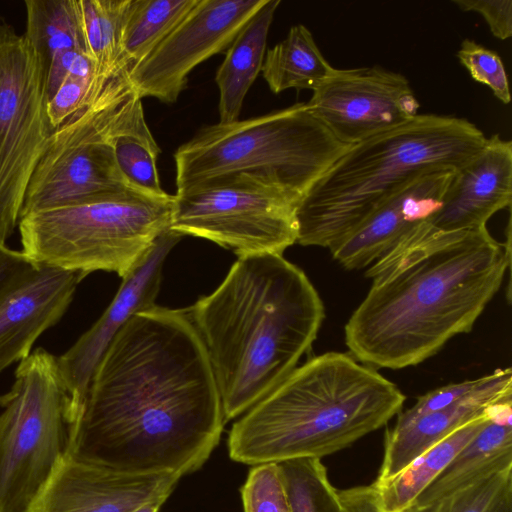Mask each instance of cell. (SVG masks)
<instances>
[{
  "label": "cell",
  "instance_id": "1",
  "mask_svg": "<svg viewBox=\"0 0 512 512\" xmlns=\"http://www.w3.org/2000/svg\"><path fill=\"white\" fill-rule=\"evenodd\" d=\"M225 423L187 310L156 305L135 314L98 362L70 455L124 473L183 477L207 461Z\"/></svg>",
  "mask_w": 512,
  "mask_h": 512
},
{
  "label": "cell",
  "instance_id": "2",
  "mask_svg": "<svg viewBox=\"0 0 512 512\" xmlns=\"http://www.w3.org/2000/svg\"><path fill=\"white\" fill-rule=\"evenodd\" d=\"M186 310L210 360L226 422L297 367L325 316L311 281L281 254L238 257L222 283Z\"/></svg>",
  "mask_w": 512,
  "mask_h": 512
},
{
  "label": "cell",
  "instance_id": "3",
  "mask_svg": "<svg viewBox=\"0 0 512 512\" xmlns=\"http://www.w3.org/2000/svg\"><path fill=\"white\" fill-rule=\"evenodd\" d=\"M510 260L486 227L372 278L344 328L349 354L374 369L423 362L473 328Z\"/></svg>",
  "mask_w": 512,
  "mask_h": 512
},
{
  "label": "cell",
  "instance_id": "4",
  "mask_svg": "<svg viewBox=\"0 0 512 512\" xmlns=\"http://www.w3.org/2000/svg\"><path fill=\"white\" fill-rule=\"evenodd\" d=\"M405 395L350 354L326 352L294 368L239 416L228 437L233 461L258 465L322 458L397 415Z\"/></svg>",
  "mask_w": 512,
  "mask_h": 512
},
{
  "label": "cell",
  "instance_id": "5",
  "mask_svg": "<svg viewBox=\"0 0 512 512\" xmlns=\"http://www.w3.org/2000/svg\"><path fill=\"white\" fill-rule=\"evenodd\" d=\"M486 138L465 118L418 114L349 146L300 200L296 243L330 248L416 177L457 171Z\"/></svg>",
  "mask_w": 512,
  "mask_h": 512
},
{
  "label": "cell",
  "instance_id": "6",
  "mask_svg": "<svg viewBox=\"0 0 512 512\" xmlns=\"http://www.w3.org/2000/svg\"><path fill=\"white\" fill-rule=\"evenodd\" d=\"M348 148L307 102L206 125L174 153L176 193L210 179L248 173L301 200Z\"/></svg>",
  "mask_w": 512,
  "mask_h": 512
},
{
  "label": "cell",
  "instance_id": "7",
  "mask_svg": "<svg viewBox=\"0 0 512 512\" xmlns=\"http://www.w3.org/2000/svg\"><path fill=\"white\" fill-rule=\"evenodd\" d=\"M173 195L128 190L29 213L18 222L22 251L43 264L128 275L170 228Z\"/></svg>",
  "mask_w": 512,
  "mask_h": 512
},
{
  "label": "cell",
  "instance_id": "8",
  "mask_svg": "<svg viewBox=\"0 0 512 512\" xmlns=\"http://www.w3.org/2000/svg\"><path fill=\"white\" fill-rule=\"evenodd\" d=\"M0 407V512H28L72 447L76 418L57 357L37 348L20 361Z\"/></svg>",
  "mask_w": 512,
  "mask_h": 512
},
{
  "label": "cell",
  "instance_id": "9",
  "mask_svg": "<svg viewBox=\"0 0 512 512\" xmlns=\"http://www.w3.org/2000/svg\"><path fill=\"white\" fill-rule=\"evenodd\" d=\"M135 95L128 71L117 70L55 129L29 181L20 217L139 191L120 171L110 141L114 122Z\"/></svg>",
  "mask_w": 512,
  "mask_h": 512
},
{
  "label": "cell",
  "instance_id": "10",
  "mask_svg": "<svg viewBox=\"0 0 512 512\" xmlns=\"http://www.w3.org/2000/svg\"><path fill=\"white\" fill-rule=\"evenodd\" d=\"M299 202L255 174L218 177L173 195L170 229L210 240L238 257L282 255L297 241Z\"/></svg>",
  "mask_w": 512,
  "mask_h": 512
},
{
  "label": "cell",
  "instance_id": "11",
  "mask_svg": "<svg viewBox=\"0 0 512 512\" xmlns=\"http://www.w3.org/2000/svg\"><path fill=\"white\" fill-rule=\"evenodd\" d=\"M47 69L25 37L0 16V243L18 225L31 176L54 133Z\"/></svg>",
  "mask_w": 512,
  "mask_h": 512
},
{
  "label": "cell",
  "instance_id": "12",
  "mask_svg": "<svg viewBox=\"0 0 512 512\" xmlns=\"http://www.w3.org/2000/svg\"><path fill=\"white\" fill-rule=\"evenodd\" d=\"M267 0H199L181 23L129 72L143 99L174 104L190 72L211 56L226 52L249 19Z\"/></svg>",
  "mask_w": 512,
  "mask_h": 512
},
{
  "label": "cell",
  "instance_id": "13",
  "mask_svg": "<svg viewBox=\"0 0 512 512\" xmlns=\"http://www.w3.org/2000/svg\"><path fill=\"white\" fill-rule=\"evenodd\" d=\"M83 278L0 243V373L28 357L59 322Z\"/></svg>",
  "mask_w": 512,
  "mask_h": 512
},
{
  "label": "cell",
  "instance_id": "14",
  "mask_svg": "<svg viewBox=\"0 0 512 512\" xmlns=\"http://www.w3.org/2000/svg\"><path fill=\"white\" fill-rule=\"evenodd\" d=\"M307 103L348 146L406 123L420 107L408 79L379 65L335 68Z\"/></svg>",
  "mask_w": 512,
  "mask_h": 512
},
{
  "label": "cell",
  "instance_id": "15",
  "mask_svg": "<svg viewBox=\"0 0 512 512\" xmlns=\"http://www.w3.org/2000/svg\"><path fill=\"white\" fill-rule=\"evenodd\" d=\"M182 237L170 228L163 232L144 259L122 278L119 290L102 316L57 357L76 422L93 372L114 337L135 314L156 306L164 262Z\"/></svg>",
  "mask_w": 512,
  "mask_h": 512
},
{
  "label": "cell",
  "instance_id": "16",
  "mask_svg": "<svg viewBox=\"0 0 512 512\" xmlns=\"http://www.w3.org/2000/svg\"><path fill=\"white\" fill-rule=\"evenodd\" d=\"M181 476L130 474L67 456L28 512H132L173 492Z\"/></svg>",
  "mask_w": 512,
  "mask_h": 512
},
{
  "label": "cell",
  "instance_id": "17",
  "mask_svg": "<svg viewBox=\"0 0 512 512\" xmlns=\"http://www.w3.org/2000/svg\"><path fill=\"white\" fill-rule=\"evenodd\" d=\"M455 172L437 169L407 183L329 248L333 258L348 270L375 263L413 226L439 209Z\"/></svg>",
  "mask_w": 512,
  "mask_h": 512
},
{
  "label": "cell",
  "instance_id": "18",
  "mask_svg": "<svg viewBox=\"0 0 512 512\" xmlns=\"http://www.w3.org/2000/svg\"><path fill=\"white\" fill-rule=\"evenodd\" d=\"M512 397V370L500 368L485 375L484 383L470 396L447 408L426 413L388 429L382 464L373 486L393 478L432 446L473 421L488 408Z\"/></svg>",
  "mask_w": 512,
  "mask_h": 512
},
{
  "label": "cell",
  "instance_id": "19",
  "mask_svg": "<svg viewBox=\"0 0 512 512\" xmlns=\"http://www.w3.org/2000/svg\"><path fill=\"white\" fill-rule=\"evenodd\" d=\"M511 416L512 397L494 403L485 426L426 487L413 505L428 503L512 467Z\"/></svg>",
  "mask_w": 512,
  "mask_h": 512
},
{
  "label": "cell",
  "instance_id": "20",
  "mask_svg": "<svg viewBox=\"0 0 512 512\" xmlns=\"http://www.w3.org/2000/svg\"><path fill=\"white\" fill-rule=\"evenodd\" d=\"M280 0H267L239 31L216 71L219 123L239 119L244 99L260 73L267 38Z\"/></svg>",
  "mask_w": 512,
  "mask_h": 512
},
{
  "label": "cell",
  "instance_id": "21",
  "mask_svg": "<svg viewBox=\"0 0 512 512\" xmlns=\"http://www.w3.org/2000/svg\"><path fill=\"white\" fill-rule=\"evenodd\" d=\"M491 406L485 415L453 431L393 478L377 486L371 484L381 512H402L412 506L426 487L485 426L491 415Z\"/></svg>",
  "mask_w": 512,
  "mask_h": 512
},
{
  "label": "cell",
  "instance_id": "22",
  "mask_svg": "<svg viewBox=\"0 0 512 512\" xmlns=\"http://www.w3.org/2000/svg\"><path fill=\"white\" fill-rule=\"evenodd\" d=\"M110 141L117 165L137 190L167 197L160 184L157 158L161 153L144 116L142 99L135 95L113 124Z\"/></svg>",
  "mask_w": 512,
  "mask_h": 512
},
{
  "label": "cell",
  "instance_id": "23",
  "mask_svg": "<svg viewBox=\"0 0 512 512\" xmlns=\"http://www.w3.org/2000/svg\"><path fill=\"white\" fill-rule=\"evenodd\" d=\"M334 69L310 30L297 24L281 42L266 51L261 72L270 90L278 94L288 89L313 91Z\"/></svg>",
  "mask_w": 512,
  "mask_h": 512
},
{
  "label": "cell",
  "instance_id": "24",
  "mask_svg": "<svg viewBox=\"0 0 512 512\" xmlns=\"http://www.w3.org/2000/svg\"><path fill=\"white\" fill-rule=\"evenodd\" d=\"M198 1L130 0L121 32L118 65L130 72L144 61Z\"/></svg>",
  "mask_w": 512,
  "mask_h": 512
},
{
  "label": "cell",
  "instance_id": "25",
  "mask_svg": "<svg viewBox=\"0 0 512 512\" xmlns=\"http://www.w3.org/2000/svg\"><path fill=\"white\" fill-rule=\"evenodd\" d=\"M25 37L48 70L71 51L88 53L79 0H26Z\"/></svg>",
  "mask_w": 512,
  "mask_h": 512
},
{
  "label": "cell",
  "instance_id": "26",
  "mask_svg": "<svg viewBox=\"0 0 512 512\" xmlns=\"http://www.w3.org/2000/svg\"><path fill=\"white\" fill-rule=\"evenodd\" d=\"M277 464L291 512H344L320 458L301 457Z\"/></svg>",
  "mask_w": 512,
  "mask_h": 512
},
{
  "label": "cell",
  "instance_id": "27",
  "mask_svg": "<svg viewBox=\"0 0 512 512\" xmlns=\"http://www.w3.org/2000/svg\"><path fill=\"white\" fill-rule=\"evenodd\" d=\"M129 1L79 0L87 50L100 74L122 67L120 38Z\"/></svg>",
  "mask_w": 512,
  "mask_h": 512
},
{
  "label": "cell",
  "instance_id": "28",
  "mask_svg": "<svg viewBox=\"0 0 512 512\" xmlns=\"http://www.w3.org/2000/svg\"><path fill=\"white\" fill-rule=\"evenodd\" d=\"M402 512H512V467Z\"/></svg>",
  "mask_w": 512,
  "mask_h": 512
},
{
  "label": "cell",
  "instance_id": "29",
  "mask_svg": "<svg viewBox=\"0 0 512 512\" xmlns=\"http://www.w3.org/2000/svg\"><path fill=\"white\" fill-rule=\"evenodd\" d=\"M240 493L244 512H291L277 463L252 466Z\"/></svg>",
  "mask_w": 512,
  "mask_h": 512
},
{
  "label": "cell",
  "instance_id": "30",
  "mask_svg": "<svg viewBox=\"0 0 512 512\" xmlns=\"http://www.w3.org/2000/svg\"><path fill=\"white\" fill-rule=\"evenodd\" d=\"M456 55L476 82L488 86L494 96L502 103L508 104L510 102L511 95L507 73L500 56L496 52L474 40L464 39Z\"/></svg>",
  "mask_w": 512,
  "mask_h": 512
},
{
  "label": "cell",
  "instance_id": "31",
  "mask_svg": "<svg viewBox=\"0 0 512 512\" xmlns=\"http://www.w3.org/2000/svg\"><path fill=\"white\" fill-rule=\"evenodd\" d=\"M98 75L92 79L66 76L55 93L48 99L47 113L54 129L62 125L85 103L92 94Z\"/></svg>",
  "mask_w": 512,
  "mask_h": 512
},
{
  "label": "cell",
  "instance_id": "32",
  "mask_svg": "<svg viewBox=\"0 0 512 512\" xmlns=\"http://www.w3.org/2000/svg\"><path fill=\"white\" fill-rule=\"evenodd\" d=\"M485 381V376L448 384L419 397L415 404L397 414L396 424H403L420 415L447 408L474 393Z\"/></svg>",
  "mask_w": 512,
  "mask_h": 512
},
{
  "label": "cell",
  "instance_id": "33",
  "mask_svg": "<svg viewBox=\"0 0 512 512\" xmlns=\"http://www.w3.org/2000/svg\"><path fill=\"white\" fill-rule=\"evenodd\" d=\"M452 3L462 11L479 13L494 37L506 40L512 36L511 0H453Z\"/></svg>",
  "mask_w": 512,
  "mask_h": 512
},
{
  "label": "cell",
  "instance_id": "34",
  "mask_svg": "<svg viewBox=\"0 0 512 512\" xmlns=\"http://www.w3.org/2000/svg\"><path fill=\"white\" fill-rule=\"evenodd\" d=\"M344 512H381L372 485L338 490Z\"/></svg>",
  "mask_w": 512,
  "mask_h": 512
},
{
  "label": "cell",
  "instance_id": "35",
  "mask_svg": "<svg viewBox=\"0 0 512 512\" xmlns=\"http://www.w3.org/2000/svg\"><path fill=\"white\" fill-rule=\"evenodd\" d=\"M171 495V492L162 494L143 505L139 506L132 512H159L161 506L166 502L168 497Z\"/></svg>",
  "mask_w": 512,
  "mask_h": 512
}]
</instances>
